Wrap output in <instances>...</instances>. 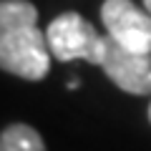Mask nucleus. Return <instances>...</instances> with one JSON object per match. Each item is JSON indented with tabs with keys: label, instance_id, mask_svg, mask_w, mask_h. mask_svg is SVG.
Segmentation results:
<instances>
[{
	"label": "nucleus",
	"instance_id": "obj_6",
	"mask_svg": "<svg viewBox=\"0 0 151 151\" xmlns=\"http://www.w3.org/2000/svg\"><path fill=\"white\" fill-rule=\"evenodd\" d=\"M144 8L149 10V15H151V0H144Z\"/></svg>",
	"mask_w": 151,
	"mask_h": 151
},
{
	"label": "nucleus",
	"instance_id": "obj_5",
	"mask_svg": "<svg viewBox=\"0 0 151 151\" xmlns=\"http://www.w3.org/2000/svg\"><path fill=\"white\" fill-rule=\"evenodd\" d=\"M0 151H45V144L33 126L10 124L3 129L0 136Z\"/></svg>",
	"mask_w": 151,
	"mask_h": 151
},
{
	"label": "nucleus",
	"instance_id": "obj_1",
	"mask_svg": "<svg viewBox=\"0 0 151 151\" xmlns=\"http://www.w3.org/2000/svg\"><path fill=\"white\" fill-rule=\"evenodd\" d=\"M0 65L25 81H40L50 70V45L38 28V10L28 0L0 5Z\"/></svg>",
	"mask_w": 151,
	"mask_h": 151
},
{
	"label": "nucleus",
	"instance_id": "obj_7",
	"mask_svg": "<svg viewBox=\"0 0 151 151\" xmlns=\"http://www.w3.org/2000/svg\"><path fill=\"white\" fill-rule=\"evenodd\" d=\"M149 121H151V106H149Z\"/></svg>",
	"mask_w": 151,
	"mask_h": 151
},
{
	"label": "nucleus",
	"instance_id": "obj_3",
	"mask_svg": "<svg viewBox=\"0 0 151 151\" xmlns=\"http://www.w3.org/2000/svg\"><path fill=\"white\" fill-rule=\"evenodd\" d=\"M106 35L136 53H151V15L131 0H106L101 5Z\"/></svg>",
	"mask_w": 151,
	"mask_h": 151
},
{
	"label": "nucleus",
	"instance_id": "obj_4",
	"mask_svg": "<svg viewBox=\"0 0 151 151\" xmlns=\"http://www.w3.org/2000/svg\"><path fill=\"white\" fill-rule=\"evenodd\" d=\"M101 68L121 91L134 96H151V53L129 50L106 35Z\"/></svg>",
	"mask_w": 151,
	"mask_h": 151
},
{
	"label": "nucleus",
	"instance_id": "obj_2",
	"mask_svg": "<svg viewBox=\"0 0 151 151\" xmlns=\"http://www.w3.org/2000/svg\"><path fill=\"white\" fill-rule=\"evenodd\" d=\"M50 53L58 60H86V63L101 65L103 50H106V35L96 30L91 23L78 13H60L53 18L45 30Z\"/></svg>",
	"mask_w": 151,
	"mask_h": 151
}]
</instances>
